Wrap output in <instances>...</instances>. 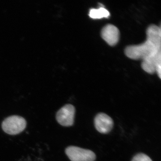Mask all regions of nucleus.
Instances as JSON below:
<instances>
[{
  "mask_svg": "<svg viewBox=\"0 0 161 161\" xmlns=\"http://www.w3.org/2000/svg\"><path fill=\"white\" fill-rule=\"evenodd\" d=\"M142 69L149 74L156 72L161 78V50L142 60L141 64Z\"/></svg>",
  "mask_w": 161,
  "mask_h": 161,
  "instance_id": "20e7f679",
  "label": "nucleus"
},
{
  "mask_svg": "<svg viewBox=\"0 0 161 161\" xmlns=\"http://www.w3.org/2000/svg\"><path fill=\"white\" fill-rule=\"evenodd\" d=\"M132 161H153L152 159L148 155L144 153H138L135 155Z\"/></svg>",
  "mask_w": 161,
  "mask_h": 161,
  "instance_id": "1a4fd4ad",
  "label": "nucleus"
},
{
  "mask_svg": "<svg viewBox=\"0 0 161 161\" xmlns=\"http://www.w3.org/2000/svg\"><path fill=\"white\" fill-rule=\"evenodd\" d=\"M147 40L143 43L126 47L125 53L128 58L143 60L161 50L160 26L150 25L147 28Z\"/></svg>",
  "mask_w": 161,
  "mask_h": 161,
  "instance_id": "f257e3e1",
  "label": "nucleus"
},
{
  "mask_svg": "<svg viewBox=\"0 0 161 161\" xmlns=\"http://www.w3.org/2000/svg\"><path fill=\"white\" fill-rule=\"evenodd\" d=\"M89 15L90 17L93 19H101L104 18H108L110 13L104 7H100L98 9H90Z\"/></svg>",
  "mask_w": 161,
  "mask_h": 161,
  "instance_id": "6e6552de",
  "label": "nucleus"
},
{
  "mask_svg": "<svg viewBox=\"0 0 161 161\" xmlns=\"http://www.w3.org/2000/svg\"><path fill=\"white\" fill-rule=\"evenodd\" d=\"M65 153L71 161H95L96 155L92 150L75 146L65 149Z\"/></svg>",
  "mask_w": 161,
  "mask_h": 161,
  "instance_id": "7ed1b4c3",
  "label": "nucleus"
},
{
  "mask_svg": "<svg viewBox=\"0 0 161 161\" xmlns=\"http://www.w3.org/2000/svg\"><path fill=\"white\" fill-rule=\"evenodd\" d=\"M102 37L110 46L116 45L119 39V30L112 24H108L104 26L101 33Z\"/></svg>",
  "mask_w": 161,
  "mask_h": 161,
  "instance_id": "423d86ee",
  "label": "nucleus"
},
{
  "mask_svg": "<svg viewBox=\"0 0 161 161\" xmlns=\"http://www.w3.org/2000/svg\"><path fill=\"white\" fill-rule=\"evenodd\" d=\"M75 114V107L71 104H66L57 112L56 119L58 123L63 126H71L74 123Z\"/></svg>",
  "mask_w": 161,
  "mask_h": 161,
  "instance_id": "39448f33",
  "label": "nucleus"
},
{
  "mask_svg": "<svg viewBox=\"0 0 161 161\" xmlns=\"http://www.w3.org/2000/svg\"><path fill=\"white\" fill-rule=\"evenodd\" d=\"M26 125V120L18 115L7 117L2 123L3 131L9 135H16L23 132Z\"/></svg>",
  "mask_w": 161,
  "mask_h": 161,
  "instance_id": "f03ea898",
  "label": "nucleus"
},
{
  "mask_svg": "<svg viewBox=\"0 0 161 161\" xmlns=\"http://www.w3.org/2000/svg\"><path fill=\"white\" fill-rule=\"evenodd\" d=\"M94 124L96 130L103 134L110 132L114 125L112 119L103 113H98L96 115L94 119Z\"/></svg>",
  "mask_w": 161,
  "mask_h": 161,
  "instance_id": "0eeeda50",
  "label": "nucleus"
}]
</instances>
